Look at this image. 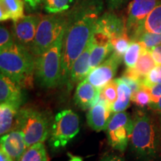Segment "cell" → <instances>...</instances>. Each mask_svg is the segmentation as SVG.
Masks as SVG:
<instances>
[{
	"mask_svg": "<svg viewBox=\"0 0 161 161\" xmlns=\"http://www.w3.org/2000/svg\"><path fill=\"white\" fill-rule=\"evenodd\" d=\"M156 125L146 112L136 110L133 117L130 147L136 156L143 161L155 158L159 152L160 140Z\"/></svg>",
	"mask_w": 161,
	"mask_h": 161,
	"instance_id": "3",
	"label": "cell"
},
{
	"mask_svg": "<svg viewBox=\"0 0 161 161\" xmlns=\"http://www.w3.org/2000/svg\"><path fill=\"white\" fill-rule=\"evenodd\" d=\"M94 31L104 34L111 40L116 39L128 33L126 20L118 17L113 12H106L98 18Z\"/></svg>",
	"mask_w": 161,
	"mask_h": 161,
	"instance_id": "12",
	"label": "cell"
},
{
	"mask_svg": "<svg viewBox=\"0 0 161 161\" xmlns=\"http://www.w3.org/2000/svg\"><path fill=\"white\" fill-rule=\"evenodd\" d=\"M24 3L29 11H35L44 3V0H24Z\"/></svg>",
	"mask_w": 161,
	"mask_h": 161,
	"instance_id": "36",
	"label": "cell"
},
{
	"mask_svg": "<svg viewBox=\"0 0 161 161\" xmlns=\"http://www.w3.org/2000/svg\"><path fill=\"white\" fill-rule=\"evenodd\" d=\"M24 8V0H0V20L16 21L23 17Z\"/></svg>",
	"mask_w": 161,
	"mask_h": 161,
	"instance_id": "21",
	"label": "cell"
},
{
	"mask_svg": "<svg viewBox=\"0 0 161 161\" xmlns=\"http://www.w3.org/2000/svg\"><path fill=\"white\" fill-rule=\"evenodd\" d=\"M18 107L10 104H1L0 106V134L5 135L8 133L16 130Z\"/></svg>",
	"mask_w": 161,
	"mask_h": 161,
	"instance_id": "20",
	"label": "cell"
},
{
	"mask_svg": "<svg viewBox=\"0 0 161 161\" xmlns=\"http://www.w3.org/2000/svg\"><path fill=\"white\" fill-rule=\"evenodd\" d=\"M92 48V38L91 37L86 48L74 62L72 66L69 80L67 83L68 89H72L74 84L81 82V80L86 79V78L89 75L90 72V58Z\"/></svg>",
	"mask_w": 161,
	"mask_h": 161,
	"instance_id": "15",
	"label": "cell"
},
{
	"mask_svg": "<svg viewBox=\"0 0 161 161\" xmlns=\"http://www.w3.org/2000/svg\"><path fill=\"white\" fill-rule=\"evenodd\" d=\"M64 35L41 55L35 57V80L44 88H54L60 85L61 52Z\"/></svg>",
	"mask_w": 161,
	"mask_h": 161,
	"instance_id": "5",
	"label": "cell"
},
{
	"mask_svg": "<svg viewBox=\"0 0 161 161\" xmlns=\"http://www.w3.org/2000/svg\"><path fill=\"white\" fill-rule=\"evenodd\" d=\"M144 32L161 34V2L152 10L142 25L130 36L131 41Z\"/></svg>",
	"mask_w": 161,
	"mask_h": 161,
	"instance_id": "19",
	"label": "cell"
},
{
	"mask_svg": "<svg viewBox=\"0 0 161 161\" xmlns=\"http://www.w3.org/2000/svg\"><path fill=\"white\" fill-rule=\"evenodd\" d=\"M160 141H161V119H160Z\"/></svg>",
	"mask_w": 161,
	"mask_h": 161,
	"instance_id": "41",
	"label": "cell"
},
{
	"mask_svg": "<svg viewBox=\"0 0 161 161\" xmlns=\"http://www.w3.org/2000/svg\"><path fill=\"white\" fill-rule=\"evenodd\" d=\"M41 18L38 14H30L13 21L12 34L15 43L30 50Z\"/></svg>",
	"mask_w": 161,
	"mask_h": 161,
	"instance_id": "9",
	"label": "cell"
},
{
	"mask_svg": "<svg viewBox=\"0 0 161 161\" xmlns=\"http://www.w3.org/2000/svg\"><path fill=\"white\" fill-rule=\"evenodd\" d=\"M149 108L153 110H155L157 112H159L161 114V97L155 103L150 104Z\"/></svg>",
	"mask_w": 161,
	"mask_h": 161,
	"instance_id": "38",
	"label": "cell"
},
{
	"mask_svg": "<svg viewBox=\"0 0 161 161\" xmlns=\"http://www.w3.org/2000/svg\"><path fill=\"white\" fill-rule=\"evenodd\" d=\"M49 158L43 142L29 147L19 161H49Z\"/></svg>",
	"mask_w": 161,
	"mask_h": 161,
	"instance_id": "24",
	"label": "cell"
},
{
	"mask_svg": "<svg viewBox=\"0 0 161 161\" xmlns=\"http://www.w3.org/2000/svg\"><path fill=\"white\" fill-rule=\"evenodd\" d=\"M1 148L14 161H19L28 147L23 134L20 130H14L1 136Z\"/></svg>",
	"mask_w": 161,
	"mask_h": 161,
	"instance_id": "18",
	"label": "cell"
},
{
	"mask_svg": "<svg viewBox=\"0 0 161 161\" xmlns=\"http://www.w3.org/2000/svg\"><path fill=\"white\" fill-rule=\"evenodd\" d=\"M131 101L141 108L149 105L150 94L148 90L144 86H142L138 91L132 93Z\"/></svg>",
	"mask_w": 161,
	"mask_h": 161,
	"instance_id": "31",
	"label": "cell"
},
{
	"mask_svg": "<svg viewBox=\"0 0 161 161\" xmlns=\"http://www.w3.org/2000/svg\"><path fill=\"white\" fill-rule=\"evenodd\" d=\"M67 13L55 14L42 17L30 51L35 57L41 55L55 43L65 31Z\"/></svg>",
	"mask_w": 161,
	"mask_h": 161,
	"instance_id": "6",
	"label": "cell"
},
{
	"mask_svg": "<svg viewBox=\"0 0 161 161\" xmlns=\"http://www.w3.org/2000/svg\"><path fill=\"white\" fill-rule=\"evenodd\" d=\"M118 96V84L116 79L110 80L101 90L100 98L105 100L110 106L114 105Z\"/></svg>",
	"mask_w": 161,
	"mask_h": 161,
	"instance_id": "28",
	"label": "cell"
},
{
	"mask_svg": "<svg viewBox=\"0 0 161 161\" xmlns=\"http://www.w3.org/2000/svg\"><path fill=\"white\" fill-rule=\"evenodd\" d=\"M100 161H125L122 157L114 154H110L104 156Z\"/></svg>",
	"mask_w": 161,
	"mask_h": 161,
	"instance_id": "37",
	"label": "cell"
},
{
	"mask_svg": "<svg viewBox=\"0 0 161 161\" xmlns=\"http://www.w3.org/2000/svg\"><path fill=\"white\" fill-rule=\"evenodd\" d=\"M70 156V160L69 161H83L81 158L80 157H77V156H73L72 154H68Z\"/></svg>",
	"mask_w": 161,
	"mask_h": 161,
	"instance_id": "40",
	"label": "cell"
},
{
	"mask_svg": "<svg viewBox=\"0 0 161 161\" xmlns=\"http://www.w3.org/2000/svg\"><path fill=\"white\" fill-rule=\"evenodd\" d=\"M74 3V0H44V10L49 14L65 13Z\"/></svg>",
	"mask_w": 161,
	"mask_h": 161,
	"instance_id": "25",
	"label": "cell"
},
{
	"mask_svg": "<svg viewBox=\"0 0 161 161\" xmlns=\"http://www.w3.org/2000/svg\"><path fill=\"white\" fill-rule=\"evenodd\" d=\"M158 84H161V65L157 66L151 70L142 80V86L149 88Z\"/></svg>",
	"mask_w": 161,
	"mask_h": 161,
	"instance_id": "32",
	"label": "cell"
},
{
	"mask_svg": "<svg viewBox=\"0 0 161 161\" xmlns=\"http://www.w3.org/2000/svg\"><path fill=\"white\" fill-rule=\"evenodd\" d=\"M112 107L105 100L100 98L98 103L92 107L86 114L87 123L96 131L106 130L112 117Z\"/></svg>",
	"mask_w": 161,
	"mask_h": 161,
	"instance_id": "14",
	"label": "cell"
},
{
	"mask_svg": "<svg viewBox=\"0 0 161 161\" xmlns=\"http://www.w3.org/2000/svg\"><path fill=\"white\" fill-rule=\"evenodd\" d=\"M142 49L143 47L139 42L131 41L123 56L124 64L127 68H133L136 66Z\"/></svg>",
	"mask_w": 161,
	"mask_h": 161,
	"instance_id": "26",
	"label": "cell"
},
{
	"mask_svg": "<svg viewBox=\"0 0 161 161\" xmlns=\"http://www.w3.org/2000/svg\"><path fill=\"white\" fill-rule=\"evenodd\" d=\"M108 144L121 152L125 151L133 130V119L126 112L114 113L107 127Z\"/></svg>",
	"mask_w": 161,
	"mask_h": 161,
	"instance_id": "8",
	"label": "cell"
},
{
	"mask_svg": "<svg viewBox=\"0 0 161 161\" xmlns=\"http://www.w3.org/2000/svg\"><path fill=\"white\" fill-rule=\"evenodd\" d=\"M155 66L156 63L152 57L151 51L143 48L136 66L134 67L136 74L143 80L151 70H152Z\"/></svg>",
	"mask_w": 161,
	"mask_h": 161,
	"instance_id": "23",
	"label": "cell"
},
{
	"mask_svg": "<svg viewBox=\"0 0 161 161\" xmlns=\"http://www.w3.org/2000/svg\"><path fill=\"white\" fill-rule=\"evenodd\" d=\"M152 57L155 61L157 66L161 65V44L155 46L151 50Z\"/></svg>",
	"mask_w": 161,
	"mask_h": 161,
	"instance_id": "35",
	"label": "cell"
},
{
	"mask_svg": "<svg viewBox=\"0 0 161 161\" xmlns=\"http://www.w3.org/2000/svg\"><path fill=\"white\" fill-rule=\"evenodd\" d=\"M134 41H137L144 49L151 51L153 48L161 44V34L144 32L140 34Z\"/></svg>",
	"mask_w": 161,
	"mask_h": 161,
	"instance_id": "27",
	"label": "cell"
},
{
	"mask_svg": "<svg viewBox=\"0 0 161 161\" xmlns=\"http://www.w3.org/2000/svg\"><path fill=\"white\" fill-rule=\"evenodd\" d=\"M80 130L79 116L70 109L58 112L54 118L49 135V146L54 149L64 148Z\"/></svg>",
	"mask_w": 161,
	"mask_h": 161,
	"instance_id": "7",
	"label": "cell"
},
{
	"mask_svg": "<svg viewBox=\"0 0 161 161\" xmlns=\"http://www.w3.org/2000/svg\"><path fill=\"white\" fill-rule=\"evenodd\" d=\"M52 122L49 112L35 107L25 106L20 108L18 112L16 130L23 133L29 148L49 139Z\"/></svg>",
	"mask_w": 161,
	"mask_h": 161,
	"instance_id": "4",
	"label": "cell"
},
{
	"mask_svg": "<svg viewBox=\"0 0 161 161\" xmlns=\"http://www.w3.org/2000/svg\"><path fill=\"white\" fill-rule=\"evenodd\" d=\"M35 56L27 48L14 43L0 52V69L3 74L25 89L33 86Z\"/></svg>",
	"mask_w": 161,
	"mask_h": 161,
	"instance_id": "2",
	"label": "cell"
},
{
	"mask_svg": "<svg viewBox=\"0 0 161 161\" xmlns=\"http://www.w3.org/2000/svg\"><path fill=\"white\" fill-rule=\"evenodd\" d=\"M92 38V48L90 58V71L103 63L114 52L111 40L107 35L101 32L94 31Z\"/></svg>",
	"mask_w": 161,
	"mask_h": 161,
	"instance_id": "13",
	"label": "cell"
},
{
	"mask_svg": "<svg viewBox=\"0 0 161 161\" xmlns=\"http://www.w3.org/2000/svg\"><path fill=\"white\" fill-rule=\"evenodd\" d=\"M119 79L122 80V81L125 82L127 85H128V86H129L132 90V93L138 91V90L142 87V82L138 80L134 79V78L126 77V76L122 75L121 78H119Z\"/></svg>",
	"mask_w": 161,
	"mask_h": 161,
	"instance_id": "33",
	"label": "cell"
},
{
	"mask_svg": "<svg viewBox=\"0 0 161 161\" xmlns=\"http://www.w3.org/2000/svg\"><path fill=\"white\" fill-rule=\"evenodd\" d=\"M103 7V0H83L67 12L61 52L60 86L67 85L72 66L91 38Z\"/></svg>",
	"mask_w": 161,
	"mask_h": 161,
	"instance_id": "1",
	"label": "cell"
},
{
	"mask_svg": "<svg viewBox=\"0 0 161 161\" xmlns=\"http://www.w3.org/2000/svg\"><path fill=\"white\" fill-rule=\"evenodd\" d=\"M108 1V8L111 11L120 9L128 3L129 0H107Z\"/></svg>",
	"mask_w": 161,
	"mask_h": 161,
	"instance_id": "34",
	"label": "cell"
},
{
	"mask_svg": "<svg viewBox=\"0 0 161 161\" xmlns=\"http://www.w3.org/2000/svg\"><path fill=\"white\" fill-rule=\"evenodd\" d=\"M101 90L86 79L80 82L76 87L74 96L75 104L83 110L90 109L99 101Z\"/></svg>",
	"mask_w": 161,
	"mask_h": 161,
	"instance_id": "17",
	"label": "cell"
},
{
	"mask_svg": "<svg viewBox=\"0 0 161 161\" xmlns=\"http://www.w3.org/2000/svg\"><path fill=\"white\" fill-rule=\"evenodd\" d=\"M122 60V58L112 53L103 63L90 72L86 80L96 87L102 89L110 80H114Z\"/></svg>",
	"mask_w": 161,
	"mask_h": 161,
	"instance_id": "11",
	"label": "cell"
},
{
	"mask_svg": "<svg viewBox=\"0 0 161 161\" xmlns=\"http://www.w3.org/2000/svg\"><path fill=\"white\" fill-rule=\"evenodd\" d=\"M161 0H131L128 5L126 29L129 37L142 25Z\"/></svg>",
	"mask_w": 161,
	"mask_h": 161,
	"instance_id": "10",
	"label": "cell"
},
{
	"mask_svg": "<svg viewBox=\"0 0 161 161\" xmlns=\"http://www.w3.org/2000/svg\"><path fill=\"white\" fill-rule=\"evenodd\" d=\"M0 161H14L3 149L0 150Z\"/></svg>",
	"mask_w": 161,
	"mask_h": 161,
	"instance_id": "39",
	"label": "cell"
},
{
	"mask_svg": "<svg viewBox=\"0 0 161 161\" xmlns=\"http://www.w3.org/2000/svg\"><path fill=\"white\" fill-rule=\"evenodd\" d=\"M15 43L12 31L5 25H2L0 28V52L11 48Z\"/></svg>",
	"mask_w": 161,
	"mask_h": 161,
	"instance_id": "30",
	"label": "cell"
},
{
	"mask_svg": "<svg viewBox=\"0 0 161 161\" xmlns=\"http://www.w3.org/2000/svg\"><path fill=\"white\" fill-rule=\"evenodd\" d=\"M23 87L3 74L0 75V102L13 104L20 108L23 103Z\"/></svg>",
	"mask_w": 161,
	"mask_h": 161,
	"instance_id": "16",
	"label": "cell"
},
{
	"mask_svg": "<svg viewBox=\"0 0 161 161\" xmlns=\"http://www.w3.org/2000/svg\"><path fill=\"white\" fill-rule=\"evenodd\" d=\"M113 46H114V52L113 53L116 55L117 57L122 58L128 48L129 47L131 39L129 37L128 33L124 34L121 37L116 38L111 40Z\"/></svg>",
	"mask_w": 161,
	"mask_h": 161,
	"instance_id": "29",
	"label": "cell"
},
{
	"mask_svg": "<svg viewBox=\"0 0 161 161\" xmlns=\"http://www.w3.org/2000/svg\"><path fill=\"white\" fill-rule=\"evenodd\" d=\"M116 80L118 84V96L113 105L112 110L114 113L123 112L129 106L131 100L132 90L128 85L119 78H116Z\"/></svg>",
	"mask_w": 161,
	"mask_h": 161,
	"instance_id": "22",
	"label": "cell"
}]
</instances>
